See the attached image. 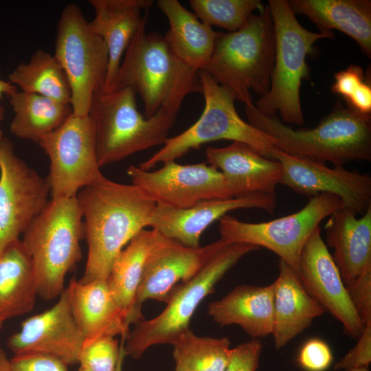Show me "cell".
Returning <instances> with one entry per match:
<instances>
[{"mask_svg": "<svg viewBox=\"0 0 371 371\" xmlns=\"http://www.w3.org/2000/svg\"><path fill=\"white\" fill-rule=\"evenodd\" d=\"M78 371H91V370L80 367Z\"/></svg>", "mask_w": 371, "mask_h": 371, "instance_id": "bcb514c9", "label": "cell"}, {"mask_svg": "<svg viewBox=\"0 0 371 371\" xmlns=\"http://www.w3.org/2000/svg\"><path fill=\"white\" fill-rule=\"evenodd\" d=\"M298 277L309 295L338 320L345 333L357 339L364 326L349 299L346 285L317 227L300 255Z\"/></svg>", "mask_w": 371, "mask_h": 371, "instance_id": "2e32d148", "label": "cell"}, {"mask_svg": "<svg viewBox=\"0 0 371 371\" xmlns=\"http://www.w3.org/2000/svg\"><path fill=\"white\" fill-rule=\"evenodd\" d=\"M276 37L274 66L269 90L254 104L267 116L279 112L286 124L304 123L300 101L302 81L308 77L306 56L314 52V44L319 39L334 37L333 32H313L297 20L288 1L269 0Z\"/></svg>", "mask_w": 371, "mask_h": 371, "instance_id": "52a82bcc", "label": "cell"}, {"mask_svg": "<svg viewBox=\"0 0 371 371\" xmlns=\"http://www.w3.org/2000/svg\"><path fill=\"white\" fill-rule=\"evenodd\" d=\"M127 174L157 204L187 208L210 199L232 198L223 174L207 162L181 165L164 163L157 170H144L131 165Z\"/></svg>", "mask_w": 371, "mask_h": 371, "instance_id": "5bb4252c", "label": "cell"}, {"mask_svg": "<svg viewBox=\"0 0 371 371\" xmlns=\"http://www.w3.org/2000/svg\"><path fill=\"white\" fill-rule=\"evenodd\" d=\"M83 237L77 197L52 198L21 240L32 262L38 296L48 300L60 296L67 273L82 258Z\"/></svg>", "mask_w": 371, "mask_h": 371, "instance_id": "5b68a950", "label": "cell"}, {"mask_svg": "<svg viewBox=\"0 0 371 371\" xmlns=\"http://www.w3.org/2000/svg\"><path fill=\"white\" fill-rule=\"evenodd\" d=\"M54 55L70 85L72 113L88 115L95 93L104 87L109 53L76 3H69L60 14Z\"/></svg>", "mask_w": 371, "mask_h": 371, "instance_id": "30bf717a", "label": "cell"}, {"mask_svg": "<svg viewBox=\"0 0 371 371\" xmlns=\"http://www.w3.org/2000/svg\"><path fill=\"white\" fill-rule=\"evenodd\" d=\"M3 115H4V108H3V106H0V123L3 119ZM2 139H3L2 131H1V128H0V142H1Z\"/></svg>", "mask_w": 371, "mask_h": 371, "instance_id": "ee69618b", "label": "cell"}, {"mask_svg": "<svg viewBox=\"0 0 371 371\" xmlns=\"http://www.w3.org/2000/svg\"><path fill=\"white\" fill-rule=\"evenodd\" d=\"M37 296L32 262L19 239L0 254V321L28 313Z\"/></svg>", "mask_w": 371, "mask_h": 371, "instance_id": "f1b7e54d", "label": "cell"}, {"mask_svg": "<svg viewBox=\"0 0 371 371\" xmlns=\"http://www.w3.org/2000/svg\"><path fill=\"white\" fill-rule=\"evenodd\" d=\"M333 359L329 346L321 339L312 338L301 347L297 362L306 371H326L330 366Z\"/></svg>", "mask_w": 371, "mask_h": 371, "instance_id": "d590c367", "label": "cell"}, {"mask_svg": "<svg viewBox=\"0 0 371 371\" xmlns=\"http://www.w3.org/2000/svg\"><path fill=\"white\" fill-rule=\"evenodd\" d=\"M248 122L273 137L275 148L287 154L334 166L371 159V117L344 107L337 100L332 111L313 128H293L275 116L245 105Z\"/></svg>", "mask_w": 371, "mask_h": 371, "instance_id": "3957f363", "label": "cell"}, {"mask_svg": "<svg viewBox=\"0 0 371 371\" xmlns=\"http://www.w3.org/2000/svg\"><path fill=\"white\" fill-rule=\"evenodd\" d=\"M343 206L338 196L322 193L311 197L300 210L267 222H243L227 214L218 220L220 238L265 247L297 273L300 255L309 236L324 218Z\"/></svg>", "mask_w": 371, "mask_h": 371, "instance_id": "8fae6325", "label": "cell"}, {"mask_svg": "<svg viewBox=\"0 0 371 371\" xmlns=\"http://www.w3.org/2000/svg\"><path fill=\"white\" fill-rule=\"evenodd\" d=\"M334 78L331 92L341 95L346 102L366 80L362 68L356 65L337 72Z\"/></svg>", "mask_w": 371, "mask_h": 371, "instance_id": "ab89813d", "label": "cell"}, {"mask_svg": "<svg viewBox=\"0 0 371 371\" xmlns=\"http://www.w3.org/2000/svg\"><path fill=\"white\" fill-rule=\"evenodd\" d=\"M278 276L273 286L274 346L280 350L322 315L323 308L309 295L297 273L280 260Z\"/></svg>", "mask_w": 371, "mask_h": 371, "instance_id": "cb8c5ba5", "label": "cell"}, {"mask_svg": "<svg viewBox=\"0 0 371 371\" xmlns=\"http://www.w3.org/2000/svg\"><path fill=\"white\" fill-rule=\"evenodd\" d=\"M235 32H218L203 70L229 88L236 99L253 104L250 91L264 96L269 90L276 54L273 23L268 5Z\"/></svg>", "mask_w": 371, "mask_h": 371, "instance_id": "277c9868", "label": "cell"}, {"mask_svg": "<svg viewBox=\"0 0 371 371\" xmlns=\"http://www.w3.org/2000/svg\"><path fill=\"white\" fill-rule=\"evenodd\" d=\"M11 371H68L62 361L43 354L14 355L10 359Z\"/></svg>", "mask_w": 371, "mask_h": 371, "instance_id": "f35d334b", "label": "cell"}, {"mask_svg": "<svg viewBox=\"0 0 371 371\" xmlns=\"http://www.w3.org/2000/svg\"><path fill=\"white\" fill-rule=\"evenodd\" d=\"M227 242L219 238L193 248L165 237L149 256L137 291L134 310L138 322L144 319L142 306L146 300L166 303L174 288L193 278Z\"/></svg>", "mask_w": 371, "mask_h": 371, "instance_id": "ac0fdd59", "label": "cell"}, {"mask_svg": "<svg viewBox=\"0 0 371 371\" xmlns=\"http://www.w3.org/2000/svg\"><path fill=\"white\" fill-rule=\"evenodd\" d=\"M276 203V193H256L243 197L204 200L182 209L157 204L149 227L166 238L196 248L201 247L199 241L204 231L229 212L257 208L273 214Z\"/></svg>", "mask_w": 371, "mask_h": 371, "instance_id": "d6986e66", "label": "cell"}, {"mask_svg": "<svg viewBox=\"0 0 371 371\" xmlns=\"http://www.w3.org/2000/svg\"><path fill=\"white\" fill-rule=\"evenodd\" d=\"M165 236L154 229H144L134 236L115 258L107 282L128 324L138 320L134 306L148 259Z\"/></svg>", "mask_w": 371, "mask_h": 371, "instance_id": "83f0119b", "label": "cell"}, {"mask_svg": "<svg viewBox=\"0 0 371 371\" xmlns=\"http://www.w3.org/2000/svg\"><path fill=\"white\" fill-rule=\"evenodd\" d=\"M292 11L307 16L322 32L338 30L352 38L371 57V1L291 0Z\"/></svg>", "mask_w": 371, "mask_h": 371, "instance_id": "484cf974", "label": "cell"}, {"mask_svg": "<svg viewBox=\"0 0 371 371\" xmlns=\"http://www.w3.org/2000/svg\"><path fill=\"white\" fill-rule=\"evenodd\" d=\"M14 113L10 122L16 137L38 143L60 126L72 113L71 104L17 90L9 96Z\"/></svg>", "mask_w": 371, "mask_h": 371, "instance_id": "f546056e", "label": "cell"}, {"mask_svg": "<svg viewBox=\"0 0 371 371\" xmlns=\"http://www.w3.org/2000/svg\"><path fill=\"white\" fill-rule=\"evenodd\" d=\"M260 248L245 243L227 242L215 251L190 280L177 285L157 317L135 324L124 342L126 356L141 358L156 344H172L190 329V320L200 303L214 291L216 284L242 258Z\"/></svg>", "mask_w": 371, "mask_h": 371, "instance_id": "ba28073f", "label": "cell"}, {"mask_svg": "<svg viewBox=\"0 0 371 371\" xmlns=\"http://www.w3.org/2000/svg\"><path fill=\"white\" fill-rule=\"evenodd\" d=\"M49 183L14 153L12 142H0V254L19 239L49 200Z\"/></svg>", "mask_w": 371, "mask_h": 371, "instance_id": "4fadbf2b", "label": "cell"}, {"mask_svg": "<svg viewBox=\"0 0 371 371\" xmlns=\"http://www.w3.org/2000/svg\"><path fill=\"white\" fill-rule=\"evenodd\" d=\"M230 344L227 337H199L190 328L172 344L175 371H223Z\"/></svg>", "mask_w": 371, "mask_h": 371, "instance_id": "1f68e13d", "label": "cell"}, {"mask_svg": "<svg viewBox=\"0 0 371 371\" xmlns=\"http://www.w3.org/2000/svg\"><path fill=\"white\" fill-rule=\"evenodd\" d=\"M147 21L126 48L112 83L102 90L131 89L143 101L146 118L161 111L178 114L186 96L201 91L199 71L181 60L164 36L147 33Z\"/></svg>", "mask_w": 371, "mask_h": 371, "instance_id": "7a4b0ae2", "label": "cell"}, {"mask_svg": "<svg viewBox=\"0 0 371 371\" xmlns=\"http://www.w3.org/2000/svg\"><path fill=\"white\" fill-rule=\"evenodd\" d=\"M124 339L121 338V341L120 343L119 357L115 371H122L123 363L124 358L126 357V354L124 351Z\"/></svg>", "mask_w": 371, "mask_h": 371, "instance_id": "b9f144b4", "label": "cell"}, {"mask_svg": "<svg viewBox=\"0 0 371 371\" xmlns=\"http://www.w3.org/2000/svg\"><path fill=\"white\" fill-rule=\"evenodd\" d=\"M0 371H11L10 359L5 352L0 348Z\"/></svg>", "mask_w": 371, "mask_h": 371, "instance_id": "7bdbcfd3", "label": "cell"}, {"mask_svg": "<svg viewBox=\"0 0 371 371\" xmlns=\"http://www.w3.org/2000/svg\"><path fill=\"white\" fill-rule=\"evenodd\" d=\"M95 16L89 22L92 30L106 45L109 65L103 90L112 83L123 53L126 51L148 10L152 0H89Z\"/></svg>", "mask_w": 371, "mask_h": 371, "instance_id": "7402d4cb", "label": "cell"}, {"mask_svg": "<svg viewBox=\"0 0 371 371\" xmlns=\"http://www.w3.org/2000/svg\"><path fill=\"white\" fill-rule=\"evenodd\" d=\"M178 114L159 111L146 118L139 111L130 88L96 92L89 115L92 120L99 166L163 145Z\"/></svg>", "mask_w": 371, "mask_h": 371, "instance_id": "8992f818", "label": "cell"}, {"mask_svg": "<svg viewBox=\"0 0 371 371\" xmlns=\"http://www.w3.org/2000/svg\"><path fill=\"white\" fill-rule=\"evenodd\" d=\"M199 79L205 100L199 118L183 132L168 137L158 151L138 167L150 170L158 163L175 161L205 143L223 139L244 143L261 155L273 159L275 139L239 116L234 92L204 71H199Z\"/></svg>", "mask_w": 371, "mask_h": 371, "instance_id": "9c48e42d", "label": "cell"}, {"mask_svg": "<svg viewBox=\"0 0 371 371\" xmlns=\"http://www.w3.org/2000/svg\"><path fill=\"white\" fill-rule=\"evenodd\" d=\"M66 290L84 341L104 336L126 338L130 324L117 304L107 280L82 283L74 277Z\"/></svg>", "mask_w": 371, "mask_h": 371, "instance_id": "44dd1931", "label": "cell"}, {"mask_svg": "<svg viewBox=\"0 0 371 371\" xmlns=\"http://www.w3.org/2000/svg\"><path fill=\"white\" fill-rule=\"evenodd\" d=\"M17 90V87L11 82L5 81L0 78V98L4 94L9 97Z\"/></svg>", "mask_w": 371, "mask_h": 371, "instance_id": "60d3db41", "label": "cell"}, {"mask_svg": "<svg viewBox=\"0 0 371 371\" xmlns=\"http://www.w3.org/2000/svg\"><path fill=\"white\" fill-rule=\"evenodd\" d=\"M3 322L0 321V328H1V325L3 324Z\"/></svg>", "mask_w": 371, "mask_h": 371, "instance_id": "7dc6e473", "label": "cell"}, {"mask_svg": "<svg viewBox=\"0 0 371 371\" xmlns=\"http://www.w3.org/2000/svg\"><path fill=\"white\" fill-rule=\"evenodd\" d=\"M273 286L242 284L208 304L207 313L219 326H239L252 339L272 334Z\"/></svg>", "mask_w": 371, "mask_h": 371, "instance_id": "d4e9b609", "label": "cell"}, {"mask_svg": "<svg viewBox=\"0 0 371 371\" xmlns=\"http://www.w3.org/2000/svg\"><path fill=\"white\" fill-rule=\"evenodd\" d=\"M194 14L203 23L235 32L243 27L254 11L263 4L259 0H190Z\"/></svg>", "mask_w": 371, "mask_h": 371, "instance_id": "d6a6232c", "label": "cell"}, {"mask_svg": "<svg viewBox=\"0 0 371 371\" xmlns=\"http://www.w3.org/2000/svg\"><path fill=\"white\" fill-rule=\"evenodd\" d=\"M350 302L364 326H371V267L346 285Z\"/></svg>", "mask_w": 371, "mask_h": 371, "instance_id": "e575fe53", "label": "cell"}, {"mask_svg": "<svg viewBox=\"0 0 371 371\" xmlns=\"http://www.w3.org/2000/svg\"><path fill=\"white\" fill-rule=\"evenodd\" d=\"M9 79L21 91L71 104V91L65 72L54 55L45 51L38 49L28 62L19 63Z\"/></svg>", "mask_w": 371, "mask_h": 371, "instance_id": "4dcf8cb0", "label": "cell"}, {"mask_svg": "<svg viewBox=\"0 0 371 371\" xmlns=\"http://www.w3.org/2000/svg\"><path fill=\"white\" fill-rule=\"evenodd\" d=\"M76 197L88 246L85 272L79 281L107 280L124 247L150 226L157 203L139 187L106 177L81 189Z\"/></svg>", "mask_w": 371, "mask_h": 371, "instance_id": "6da1fadb", "label": "cell"}, {"mask_svg": "<svg viewBox=\"0 0 371 371\" xmlns=\"http://www.w3.org/2000/svg\"><path fill=\"white\" fill-rule=\"evenodd\" d=\"M50 161L47 179L52 198H71L105 177L98 165L93 124L88 115L72 113L57 128L40 139Z\"/></svg>", "mask_w": 371, "mask_h": 371, "instance_id": "7c38bea8", "label": "cell"}, {"mask_svg": "<svg viewBox=\"0 0 371 371\" xmlns=\"http://www.w3.org/2000/svg\"><path fill=\"white\" fill-rule=\"evenodd\" d=\"M84 341L65 288L52 308L24 320L7 344L14 355H47L69 366L78 363Z\"/></svg>", "mask_w": 371, "mask_h": 371, "instance_id": "e0dca14e", "label": "cell"}, {"mask_svg": "<svg viewBox=\"0 0 371 371\" xmlns=\"http://www.w3.org/2000/svg\"><path fill=\"white\" fill-rule=\"evenodd\" d=\"M356 345L335 366V370L368 368L371 363V326H365Z\"/></svg>", "mask_w": 371, "mask_h": 371, "instance_id": "74e56055", "label": "cell"}, {"mask_svg": "<svg viewBox=\"0 0 371 371\" xmlns=\"http://www.w3.org/2000/svg\"><path fill=\"white\" fill-rule=\"evenodd\" d=\"M262 348L258 339H251L231 348L223 371H256L259 367Z\"/></svg>", "mask_w": 371, "mask_h": 371, "instance_id": "8d00e7d4", "label": "cell"}, {"mask_svg": "<svg viewBox=\"0 0 371 371\" xmlns=\"http://www.w3.org/2000/svg\"><path fill=\"white\" fill-rule=\"evenodd\" d=\"M273 159L282 166L280 184L295 192L313 197L322 193L338 196L344 207L356 214H364L371 207V177L369 173L348 170L344 166L330 168L320 163L296 157L275 148Z\"/></svg>", "mask_w": 371, "mask_h": 371, "instance_id": "9a60e30c", "label": "cell"}, {"mask_svg": "<svg viewBox=\"0 0 371 371\" xmlns=\"http://www.w3.org/2000/svg\"><path fill=\"white\" fill-rule=\"evenodd\" d=\"M341 207L326 221V242L333 249L332 257L345 285L371 267V207L357 217Z\"/></svg>", "mask_w": 371, "mask_h": 371, "instance_id": "603a6c76", "label": "cell"}, {"mask_svg": "<svg viewBox=\"0 0 371 371\" xmlns=\"http://www.w3.org/2000/svg\"><path fill=\"white\" fill-rule=\"evenodd\" d=\"M157 4L169 23L164 36L171 50L190 67L203 70L218 32L201 21L177 0H159Z\"/></svg>", "mask_w": 371, "mask_h": 371, "instance_id": "4316f807", "label": "cell"}, {"mask_svg": "<svg viewBox=\"0 0 371 371\" xmlns=\"http://www.w3.org/2000/svg\"><path fill=\"white\" fill-rule=\"evenodd\" d=\"M348 371H370V370L368 368H361L352 369Z\"/></svg>", "mask_w": 371, "mask_h": 371, "instance_id": "f6af8a7d", "label": "cell"}, {"mask_svg": "<svg viewBox=\"0 0 371 371\" xmlns=\"http://www.w3.org/2000/svg\"><path fill=\"white\" fill-rule=\"evenodd\" d=\"M205 156L207 163L224 176L232 198L275 193L276 186L280 183V163L261 155L244 143L234 142L223 148L208 147Z\"/></svg>", "mask_w": 371, "mask_h": 371, "instance_id": "ffe728a7", "label": "cell"}, {"mask_svg": "<svg viewBox=\"0 0 371 371\" xmlns=\"http://www.w3.org/2000/svg\"><path fill=\"white\" fill-rule=\"evenodd\" d=\"M120 344L115 337L104 336L84 341L78 357L80 367L91 371H115Z\"/></svg>", "mask_w": 371, "mask_h": 371, "instance_id": "836d02e7", "label": "cell"}]
</instances>
